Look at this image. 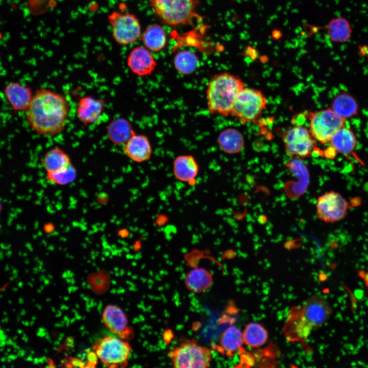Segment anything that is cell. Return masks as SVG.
Returning <instances> with one entry per match:
<instances>
[{
    "label": "cell",
    "mask_w": 368,
    "mask_h": 368,
    "mask_svg": "<svg viewBox=\"0 0 368 368\" xmlns=\"http://www.w3.org/2000/svg\"><path fill=\"white\" fill-rule=\"evenodd\" d=\"M69 110V103L64 96L40 88L34 93L26 111V118L29 126L38 134L54 136L64 130Z\"/></svg>",
    "instance_id": "cell-1"
},
{
    "label": "cell",
    "mask_w": 368,
    "mask_h": 368,
    "mask_svg": "<svg viewBox=\"0 0 368 368\" xmlns=\"http://www.w3.org/2000/svg\"><path fill=\"white\" fill-rule=\"evenodd\" d=\"M332 313L326 300L319 295H312L301 305L290 308L283 333L289 341L304 342L311 332L323 325Z\"/></svg>",
    "instance_id": "cell-2"
},
{
    "label": "cell",
    "mask_w": 368,
    "mask_h": 368,
    "mask_svg": "<svg viewBox=\"0 0 368 368\" xmlns=\"http://www.w3.org/2000/svg\"><path fill=\"white\" fill-rule=\"evenodd\" d=\"M243 87V81L231 73L224 72L213 76L206 89L209 113L224 117L230 115L236 96Z\"/></svg>",
    "instance_id": "cell-3"
},
{
    "label": "cell",
    "mask_w": 368,
    "mask_h": 368,
    "mask_svg": "<svg viewBox=\"0 0 368 368\" xmlns=\"http://www.w3.org/2000/svg\"><path fill=\"white\" fill-rule=\"evenodd\" d=\"M156 16L164 24L172 26L190 24L199 18L196 13V0H149Z\"/></svg>",
    "instance_id": "cell-4"
},
{
    "label": "cell",
    "mask_w": 368,
    "mask_h": 368,
    "mask_svg": "<svg viewBox=\"0 0 368 368\" xmlns=\"http://www.w3.org/2000/svg\"><path fill=\"white\" fill-rule=\"evenodd\" d=\"M168 356L176 368H206L210 366L212 359L211 349L195 339H182L169 351Z\"/></svg>",
    "instance_id": "cell-5"
},
{
    "label": "cell",
    "mask_w": 368,
    "mask_h": 368,
    "mask_svg": "<svg viewBox=\"0 0 368 368\" xmlns=\"http://www.w3.org/2000/svg\"><path fill=\"white\" fill-rule=\"evenodd\" d=\"M267 100L261 90L244 87L237 94L230 115L243 125L255 122L266 108Z\"/></svg>",
    "instance_id": "cell-6"
},
{
    "label": "cell",
    "mask_w": 368,
    "mask_h": 368,
    "mask_svg": "<svg viewBox=\"0 0 368 368\" xmlns=\"http://www.w3.org/2000/svg\"><path fill=\"white\" fill-rule=\"evenodd\" d=\"M107 367H125L128 363L131 347L127 340L112 336L100 339L91 348Z\"/></svg>",
    "instance_id": "cell-7"
},
{
    "label": "cell",
    "mask_w": 368,
    "mask_h": 368,
    "mask_svg": "<svg viewBox=\"0 0 368 368\" xmlns=\"http://www.w3.org/2000/svg\"><path fill=\"white\" fill-rule=\"evenodd\" d=\"M308 117L312 136L323 144L329 142L334 134L344 126L346 121L331 108L310 112Z\"/></svg>",
    "instance_id": "cell-8"
},
{
    "label": "cell",
    "mask_w": 368,
    "mask_h": 368,
    "mask_svg": "<svg viewBox=\"0 0 368 368\" xmlns=\"http://www.w3.org/2000/svg\"><path fill=\"white\" fill-rule=\"evenodd\" d=\"M108 19L112 37L119 45L133 43L141 36L140 22L134 15L114 11L108 15Z\"/></svg>",
    "instance_id": "cell-9"
},
{
    "label": "cell",
    "mask_w": 368,
    "mask_h": 368,
    "mask_svg": "<svg viewBox=\"0 0 368 368\" xmlns=\"http://www.w3.org/2000/svg\"><path fill=\"white\" fill-rule=\"evenodd\" d=\"M287 154L291 157H311L316 147V141L308 128L303 125H295L287 129L282 135Z\"/></svg>",
    "instance_id": "cell-10"
},
{
    "label": "cell",
    "mask_w": 368,
    "mask_h": 368,
    "mask_svg": "<svg viewBox=\"0 0 368 368\" xmlns=\"http://www.w3.org/2000/svg\"><path fill=\"white\" fill-rule=\"evenodd\" d=\"M349 203L339 193L331 191L320 196L316 205V215L321 220L334 223L343 220L347 215Z\"/></svg>",
    "instance_id": "cell-11"
},
{
    "label": "cell",
    "mask_w": 368,
    "mask_h": 368,
    "mask_svg": "<svg viewBox=\"0 0 368 368\" xmlns=\"http://www.w3.org/2000/svg\"><path fill=\"white\" fill-rule=\"evenodd\" d=\"M102 319L110 331L120 338L128 340L134 336L133 331L128 325L127 317L120 307L112 305L106 307L102 313Z\"/></svg>",
    "instance_id": "cell-12"
},
{
    "label": "cell",
    "mask_w": 368,
    "mask_h": 368,
    "mask_svg": "<svg viewBox=\"0 0 368 368\" xmlns=\"http://www.w3.org/2000/svg\"><path fill=\"white\" fill-rule=\"evenodd\" d=\"M4 95L15 112L26 111L29 107L34 93L30 86L19 82H10L5 86Z\"/></svg>",
    "instance_id": "cell-13"
},
{
    "label": "cell",
    "mask_w": 368,
    "mask_h": 368,
    "mask_svg": "<svg viewBox=\"0 0 368 368\" xmlns=\"http://www.w3.org/2000/svg\"><path fill=\"white\" fill-rule=\"evenodd\" d=\"M127 64L132 73L139 76L151 75L157 66V62L150 52L141 46L131 51L127 57Z\"/></svg>",
    "instance_id": "cell-14"
},
{
    "label": "cell",
    "mask_w": 368,
    "mask_h": 368,
    "mask_svg": "<svg viewBox=\"0 0 368 368\" xmlns=\"http://www.w3.org/2000/svg\"><path fill=\"white\" fill-rule=\"evenodd\" d=\"M124 154L132 161L142 163L148 160L152 153L149 138L144 134H133L124 145Z\"/></svg>",
    "instance_id": "cell-15"
},
{
    "label": "cell",
    "mask_w": 368,
    "mask_h": 368,
    "mask_svg": "<svg viewBox=\"0 0 368 368\" xmlns=\"http://www.w3.org/2000/svg\"><path fill=\"white\" fill-rule=\"evenodd\" d=\"M104 107V101L92 96H84L79 100L77 114L84 125L96 123L100 119Z\"/></svg>",
    "instance_id": "cell-16"
},
{
    "label": "cell",
    "mask_w": 368,
    "mask_h": 368,
    "mask_svg": "<svg viewBox=\"0 0 368 368\" xmlns=\"http://www.w3.org/2000/svg\"><path fill=\"white\" fill-rule=\"evenodd\" d=\"M199 171L195 158L190 154L177 156L173 162V172L178 180L193 185Z\"/></svg>",
    "instance_id": "cell-17"
},
{
    "label": "cell",
    "mask_w": 368,
    "mask_h": 368,
    "mask_svg": "<svg viewBox=\"0 0 368 368\" xmlns=\"http://www.w3.org/2000/svg\"><path fill=\"white\" fill-rule=\"evenodd\" d=\"M243 344L242 332L237 327L231 326L222 332L218 344L213 348L222 355L231 357L241 351Z\"/></svg>",
    "instance_id": "cell-18"
},
{
    "label": "cell",
    "mask_w": 368,
    "mask_h": 368,
    "mask_svg": "<svg viewBox=\"0 0 368 368\" xmlns=\"http://www.w3.org/2000/svg\"><path fill=\"white\" fill-rule=\"evenodd\" d=\"M212 274L202 267H196L190 270L184 279L186 288L195 293H202L206 291L212 285Z\"/></svg>",
    "instance_id": "cell-19"
},
{
    "label": "cell",
    "mask_w": 368,
    "mask_h": 368,
    "mask_svg": "<svg viewBox=\"0 0 368 368\" xmlns=\"http://www.w3.org/2000/svg\"><path fill=\"white\" fill-rule=\"evenodd\" d=\"M217 142L223 152L231 154L239 153L245 144L242 133L231 127L222 130L218 135Z\"/></svg>",
    "instance_id": "cell-20"
},
{
    "label": "cell",
    "mask_w": 368,
    "mask_h": 368,
    "mask_svg": "<svg viewBox=\"0 0 368 368\" xmlns=\"http://www.w3.org/2000/svg\"><path fill=\"white\" fill-rule=\"evenodd\" d=\"M135 133L130 122L123 118L112 120L107 128L109 140L117 145H124Z\"/></svg>",
    "instance_id": "cell-21"
},
{
    "label": "cell",
    "mask_w": 368,
    "mask_h": 368,
    "mask_svg": "<svg viewBox=\"0 0 368 368\" xmlns=\"http://www.w3.org/2000/svg\"><path fill=\"white\" fill-rule=\"evenodd\" d=\"M329 142L337 152L348 155L355 148L356 138L350 128L343 126L334 134Z\"/></svg>",
    "instance_id": "cell-22"
},
{
    "label": "cell",
    "mask_w": 368,
    "mask_h": 368,
    "mask_svg": "<svg viewBox=\"0 0 368 368\" xmlns=\"http://www.w3.org/2000/svg\"><path fill=\"white\" fill-rule=\"evenodd\" d=\"M331 108L346 120L358 113V105L355 98L347 92L338 94L333 99Z\"/></svg>",
    "instance_id": "cell-23"
},
{
    "label": "cell",
    "mask_w": 368,
    "mask_h": 368,
    "mask_svg": "<svg viewBox=\"0 0 368 368\" xmlns=\"http://www.w3.org/2000/svg\"><path fill=\"white\" fill-rule=\"evenodd\" d=\"M143 42L147 49L153 52L162 50L166 45L167 37L164 29L157 24L148 26L141 35Z\"/></svg>",
    "instance_id": "cell-24"
},
{
    "label": "cell",
    "mask_w": 368,
    "mask_h": 368,
    "mask_svg": "<svg viewBox=\"0 0 368 368\" xmlns=\"http://www.w3.org/2000/svg\"><path fill=\"white\" fill-rule=\"evenodd\" d=\"M41 163L47 172H52L63 169L72 163L69 155L62 149L54 148L45 153Z\"/></svg>",
    "instance_id": "cell-25"
},
{
    "label": "cell",
    "mask_w": 368,
    "mask_h": 368,
    "mask_svg": "<svg viewBox=\"0 0 368 368\" xmlns=\"http://www.w3.org/2000/svg\"><path fill=\"white\" fill-rule=\"evenodd\" d=\"M243 343L251 348H259L267 341L268 333L261 325L250 323L245 325L242 332Z\"/></svg>",
    "instance_id": "cell-26"
},
{
    "label": "cell",
    "mask_w": 368,
    "mask_h": 368,
    "mask_svg": "<svg viewBox=\"0 0 368 368\" xmlns=\"http://www.w3.org/2000/svg\"><path fill=\"white\" fill-rule=\"evenodd\" d=\"M198 63L197 55L188 50L178 52L174 58V65L176 70L183 75L193 73L197 68Z\"/></svg>",
    "instance_id": "cell-27"
},
{
    "label": "cell",
    "mask_w": 368,
    "mask_h": 368,
    "mask_svg": "<svg viewBox=\"0 0 368 368\" xmlns=\"http://www.w3.org/2000/svg\"><path fill=\"white\" fill-rule=\"evenodd\" d=\"M352 30L348 20L338 17L331 20L327 26V33L331 41L343 42L351 37Z\"/></svg>",
    "instance_id": "cell-28"
},
{
    "label": "cell",
    "mask_w": 368,
    "mask_h": 368,
    "mask_svg": "<svg viewBox=\"0 0 368 368\" xmlns=\"http://www.w3.org/2000/svg\"><path fill=\"white\" fill-rule=\"evenodd\" d=\"M77 172L71 163L66 168L60 170L47 172V179L52 184L63 186L73 182L76 178Z\"/></svg>",
    "instance_id": "cell-29"
},
{
    "label": "cell",
    "mask_w": 368,
    "mask_h": 368,
    "mask_svg": "<svg viewBox=\"0 0 368 368\" xmlns=\"http://www.w3.org/2000/svg\"><path fill=\"white\" fill-rule=\"evenodd\" d=\"M336 152L335 149L331 146L327 148L324 151L323 154L327 158L332 159L335 156Z\"/></svg>",
    "instance_id": "cell-30"
},
{
    "label": "cell",
    "mask_w": 368,
    "mask_h": 368,
    "mask_svg": "<svg viewBox=\"0 0 368 368\" xmlns=\"http://www.w3.org/2000/svg\"><path fill=\"white\" fill-rule=\"evenodd\" d=\"M71 363L70 364H71L72 365V366H79V367H83V363L82 361L80 360L77 359V358H72L71 360Z\"/></svg>",
    "instance_id": "cell-31"
},
{
    "label": "cell",
    "mask_w": 368,
    "mask_h": 368,
    "mask_svg": "<svg viewBox=\"0 0 368 368\" xmlns=\"http://www.w3.org/2000/svg\"><path fill=\"white\" fill-rule=\"evenodd\" d=\"M361 202V199L360 197H357L353 198L351 200V204L354 206H358L360 204Z\"/></svg>",
    "instance_id": "cell-32"
},
{
    "label": "cell",
    "mask_w": 368,
    "mask_h": 368,
    "mask_svg": "<svg viewBox=\"0 0 368 368\" xmlns=\"http://www.w3.org/2000/svg\"><path fill=\"white\" fill-rule=\"evenodd\" d=\"M364 281H365V285H366L367 287H368V273H367L366 274H365V276H364Z\"/></svg>",
    "instance_id": "cell-33"
},
{
    "label": "cell",
    "mask_w": 368,
    "mask_h": 368,
    "mask_svg": "<svg viewBox=\"0 0 368 368\" xmlns=\"http://www.w3.org/2000/svg\"><path fill=\"white\" fill-rule=\"evenodd\" d=\"M1 203H0V211H1Z\"/></svg>",
    "instance_id": "cell-34"
}]
</instances>
